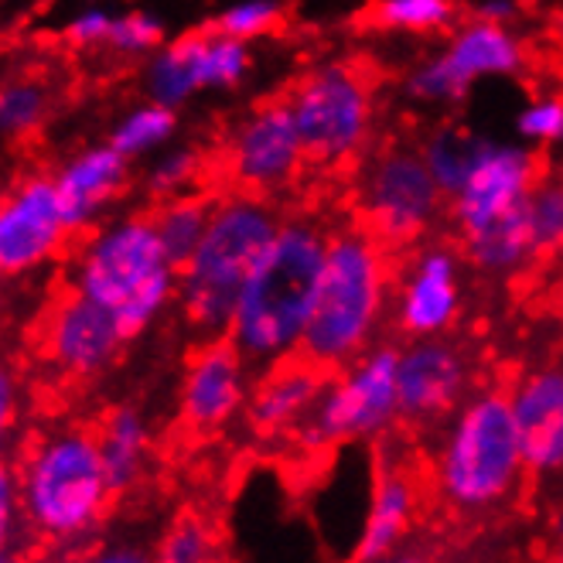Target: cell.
Masks as SVG:
<instances>
[{"label": "cell", "mask_w": 563, "mask_h": 563, "mask_svg": "<svg viewBox=\"0 0 563 563\" xmlns=\"http://www.w3.org/2000/svg\"><path fill=\"white\" fill-rule=\"evenodd\" d=\"M331 225L321 216H284L271 250L250 274L225 339L253 366H277L301 355L305 331L318 305Z\"/></svg>", "instance_id": "1"}, {"label": "cell", "mask_w": 563, "mask_h": 563, "mask_svg": "<svg viewBox=\"0 0 563 563\" xmlns=\"http://www.w3.org/2000/svg\"><path fill=\"white\" fill-rule=\"evenodd\" d=\"M393 250L366 225H331L328 256L318 284V305L301 342V358L318 369H342L376 345L393 311Z\"/></svg>", "instance_id": "2"}, {"label": "cell", "mask_w": 563, "mask_h": 563, "mask_svg": "<svg viewBox=\"0 0 563 563\" xmlns=\"http://www.w3.org/2000/svg\"><path fill=\"white\" fill-rule=\"evenodd\" d=\"M69 287L107 308L134 339L178 301V267L164 253L151 212H130L99 222L86 236Z\"/></svg>", "instance_id": "3"}, {"label": "cell", "mask_w": 563, "mask_h": 563, "mask_svg": "<svg viewBox=\"0 0 563 563\" xmlns=\"http://www.w3.org/2000/svg\"><path fill=\"white\" fill-rule=\"evenodd\" d=\"M280 222L284 209L274 198L250 191L216 198L202 243L178 271V305L195 331L206 339H225L240 294L271 250Z\"/></svg>", "instance_id": "4"}, {"label": "cell", "mask_w": 563, "mask_h": 563, "mask_svg": "<svg viewBox=\"0 0 563 563\" xmlns=\"http://www.w3.org/2000/svg\"><path fill=\"white\" fill-rule=\"evenodd\" d=\"M430 475L441 503L461 516H482L512 499L529 472L506 389H475L448 417Z\"/></svg>", "instance_id": "5"}, {"label": "cell", "mask_w": 563, "mask_h": 563, "mask_svg": "<svg viewBox=\"0 0 563 563\" xmlns=\"http://www.w3.org/2000/svg\"><path fill=\"white\" fill-rule=\"evenodd\" d=\"M18 485L24 522L52 543L89 537L113 499L96 434L82 427H58L31 444Z\"/></svg>", "instance_id": "6"}, {"label": "cell", "mask_w": 563, "mask_h": 563, "mask_svg": "<svg viewBox=\"0 0 563 563\" xmlns=\"http://www.w3.org/2000/svg\"><path fill=\"white\" fill-rule=\"evenodd\" d=\"M287 96L311 172H345L373 151L376 82L358 62L324 58L301 73Z\"/></svg>", "instance_id": "7"}, {"label": "cell", "mask_w": 563, "mask_h": 563, "mask_svg": "<svg viewBox=\"0 0 563 563\" xmlns=\"http://www.w3.org/2000/svg\"><path fill=\"white\" fill-rule=\"evenodd\" d=\"M355 212L358 225L389 250L417 246L430 225L448 212V198L430 175L420 147L383 144L355 168Z\"/></svg>", "instance_id": "8"}, {"label": "cell", "mask_w": 563, "mask_h": 563, "mask_svg": "<svg viewBox=\"0 0 563 563\" xmlns=\"http://www.w3.org/2000/svg\"><path fill=\"white\" fill-rule=\"evenodd\" d=\"M400 420V396H396V349L373 345L358 358L335 369L321 389V400L294 441L308 454H321L339 444H366Z\"/></svg>", "instance_id": "9"}, {"label": "cell", "mask_w": 563, "mask_h": 563, "mask_svg": "<svg viewBox=\"0 0 563 563\" xmlns=\"http://www.w3.org/2000/svg\"><path fill=\"white\" fill-rule=\"evenodd\" d=\"M526 62V42L512 27L468 18L451 31L438 55L420 58L404 76V92L423 107H454L478 79L519 76Z\"/></svg>", "instance_id": "10"}, {"label": "cell", "mask_w": 563, "mask_h": 563, "mask_svg": "<svg viewBox=\"0 0 563 563\" xmlns=\"http://www.w3.org/2000/svg\"><path fill=\"white\" fill-rule=\"evenodd\" d=\"M222 172L233 181V191L263 195L274 202L311 172L284 92L263 99L236 120L222 147Z\"/></svg>", "instance_id": "11"}, {"label": "cell", "mask_w": 563, "mask_h": 563, "mask_svg": "<svg viewBox=\"0 0 563 563\" xmlns=\"http://www.w3.org/2000/svg\"><path fill=\"white\" fill-rule=\"evenodd\" d=\"M250 69V45L209 24L164 42L144 65V89L154 103L178 110L198 92H225L243 86Z\"/></svg>", "instance_id": "12"}, {"label": "cell", "mask_w": 563, "mask_h": 563, "mask_svg": "<svg viewBox=\"0 0 563 563\" xmlns=\"http://www.w3.org/2000/svg\"><path fill=\"white\" fill-rule=\"evenodd\" d=\"M550 172L547 154L529 144H499L485 141L478 161L451 198L448 216L457 229V236H468L475 229L503 219L526 206L529 191Z\"/></svg>", "instance_id": "13"}, {"label": "cell", "mask_w": 563, "mask_h": 563, "mask_svg": "<svg viewBox=\"0 0 563 563\" xmlns=\"http://www.w3.org/2000/svg\"><path fill=\"white\" fill-rule=\"evenodd\" d=\"M73 225L65 219L52 175H27L0 195V274L21 277L52 263Z\"/></svg>", "instance_id": "14"}, {"label": "cell", "mask_w": 563, "mask_h": 563, "mask_svg": "<svg viewBox=\"0 0 563 563\" xmlns=\"http://www.w3.org/2000/svg\"><path fill=\"white\" fill-rule=\"evenodd\" d=\"M465 305L461 253L448 243H423L393 284V321L407 339H441Z\"/></svg>", "instance_id": "15"}, {"label": "cell", "mask_w": 563, "mask_h": 563, "mask_svg": "<svg viewBox=\"0 0 563 563\" xmlns=\"http://www.w3.org/2000/svg\"><path fill=\"white\" fill-rule=\"evenodd\" d=\"M475 369L468 352L451 339H410L396 349V396L400 420L438 423L448 420L472 396Z\"/></svg>", "instance_id": "16"}, {"label": "cell", "mask_w": 563, "mask_h": 563, "mask_svg": "<svg viewBox=\"0 0 563 563\" xmlns=\"http://www.w3.org/2000/svg\"><path fill=\"white\" fill-rule=\"evenodd\" d=\"M250 366L253 362L229 339H209L188 358L178 393V417L191 434H219L250 407Z\"/></svg>", "instance_id": "17"}, {"label": "cell", "mask_w": 563, "mask_h": 563, "mask_svg": "<svg viewBox=\"0 0 563 563\" xmlns=\"http://www.w3.org/2000/svg\"><path fill=\"white\" fill-rule=\"evenodd\" d=\"M123 345L126 331L117 324V318L76 290L55 301L42 328L45 358L69 379H96L99 373H107Z\"/></svg>", "instance_id": "18"}, {"label": "cell", "mask_w": 563, "mask_h": 563, "mask_svg": "<svg viewBox=\"0 0 563 563\" xmlns=\"http://www.w3.org/2000/svg\"><path fill=\"white\" fill-rule=\"evenodd\" d=\"M512 413L529 475L563 472V366H540L512 389Z\"/></svg>", "instance_id": "19"}, {"label": "cell", "mask_w": 563, "mask_h": 563, "mask_svg": "<svg viewBox=\"0 0 563 563\" xmlns=\"http://www.w3.org/2000/svg\"><path fill=\"white\" fill-rule=\"evenodd\" d=\"M73 233L92 229L130 185V161L107 141L65 157L52 175Z\"/></svg>", "instance_id": "20"}, {"label": "cell", "mask_w": 563, "mask_h": 563, "mask_svg": "<svg viewBox=\"0 0 563 563\" xmlns=\"http://www.w3.org/2000/svg\"><path fill=\"white\" fill-rule=\"evenodd\" d=\"M324 369H318L308 358H287L271 366V373L253 386L250 396V423L260 438L277 441L294 438L314 413L321 389H324Z\"/></svg>", "instance_id": "21"}, {"label": "cell", "mask_w": 563, "mask_h": 563, "mask_svg": "<svg viewBox=\"0 0 563 563\" xmlns=\"http://www.w3.org/2000/svg\"><path fill=\"white\" fill-rule=\"evenodd\" d=\"M417 512H420L417 478L404 465L379 468L369 488L366 512H362L358 537H355V560L373 563L379 556L400 550Z\"/></svg>", "instance_id": "22"}, {"label": "cell", "mask_w": 563, "mask_h": 563, "mask_svg": "<svg viewBox=\"0 0 563 563\" xmlns=\"http://www.w3.org/2000/svg\"><path fill=\"white\" fill-rule=\"evenodd\" d=\"M457 240H461V256L488 277H516L533 260H540L526 225V206Z\"/></svg>", "instance_id": "23"}, {"label": "cell", "mask_w": 563, "mask_h": 563, "mask_svg": "<svg viewBox=\"0 0 563 563\" xmlns=\"http://www.w3.org/2000/svg\"><path fill=\"white\" fill-rule=\"evenodd\" d=\"M96 444L113 492H126L144 478L151 461V427L141 410L120 407L107 413V420L96 430Z\"/></svg>", "instance_id": "24"}, {"label": "cell", "mask_w": 563, "mask_h": 563, "mask_svg": "<svg viewBox=\"0 0 563 563\" xmlns=\"http://www.w3.org/2000/svg\"><path fill=\"white\" fill-rule=\"evenodd\" d=\"M212 206H216V198H209L202 191L164 198V202L154 206L151 219H154V229H157V240H161L164 253H168V260L175 263L178 271L191 260L198 243H202L209 219H212Z\"/></svg>", "instance_id": "25"}, {"label": "cell", "mask_w": 563, "mask_h": 563, "mask_svg": "<svg viewBox=\"0 0 563 563\" xmlns=\"http://www.w3.org/2000/svg\"><path fill=\"white\" fill-rule=\"evenodd\" d=\"M482 147H485V137H478L475 130L461 126V123H441L420 141V154L427 161L430 175H434L438 188L444 191V198H451L461 185H465Z\"/></svg>", "instance_id": "26"}, {"label": "cell", "mask_w": 563, "mask_h": 563, "mask_svg": "<svg viewBox=\"0 0 563 563\" xmlns=\"http://www.w3.org/2000/svg\"><path fill=\"white\" fill-rule=\"evenodd\" d=\"M178 134V110H168L147 99V103L130 107L110 130V144L126 157V161H141L154 157L168 147Z\"/></svg>", "instance_id": "27"}, {"label": "cell", "mask_w": 563, "mask_h": 563, "mask_svg": "<svg viewBox=\"0 0 563 563\" xmlns=\"http://www.w3.org/2000/svg\"><path fill=\"white\" fill-rule=\"evenodd\" d=\"M369 21L393 35H441L461 24L457 0H373Z\"/></svg>", "instance_id": "28"}, {"label": "cell", "mask_w": 563, "mask_h": 563, "mask_svg": "<svg viewBox=\"0 0 563 563\" xmlns=\"http://www.w3.org/2000/svg\"><path fill=\"white\" fill-rule=\"evenodd\" d=\"M52 110V96L38 79L0 82V147L24 141L45 123Z\"/></svg>", "instance_id": "29"}, {"label": "cell", "mask_w": 563, "mask_h": 563, "mask_svg": "<svg viewBox=\"0 0 563 563\" xmlns=\"http://www.w3.org/2000/svg\"><path fill=\"white\" fill-rule=\"evenodd\" d=\"M526 225L537 256H550L563 243V172H547L526 198Z\"/></svg>", "instance_id": "30"}, {"label": "cell", "mask_w": 563, "mask_h": 563, "mask_svg": "<svg viewBox=\"0 0 563 563\" xmlns=\"http://www.w3.org/2000/svg\"><path fill=\"white\" fill-rule=\"evenodd\" d=\"M206 157L198 147H164L161 154L151 157L147 172H144V188L164 202V198H178L191 195L206 175Z\"/></svg>", "instance_id": "31"}, {"label": "cell", "mask_w": 563, "mask_h": 563, "mask_svg": "<svg viewBox=\"0 0 563 563\" xmlns=\"http://www.w3.org/2000/svg\"><path fill=\"white\" fill-rule=\"evenodd\" d=\"M284 21H287V11L280 0H236V4H229L216 14L212 27L250 45V42L277 35Z\"/></svg>", "instance_id": "32"}, {"label": "cell", "mask_w": 563, "mask_h": 563, "mask_svg": "<svg viewBox=\"0 0 563 563\" xmlns=\"http://www.w3.org/2000/svg\"><path fill=\"white\" fill-rule=\"evenodd\" d=\"M154 563H216V533L206 519L185 516L164 529Z\"/></svg>", "instance_id": "33"}, {"label": "cell", "mask_w": 563, "mask_h": 563, "mask_svg": "<svg viewBox=\"0 0 563 563\" xmlns=\"http://www.w3.org/2000/svg\"><path fill=\"white\" fill-rule=\"evenodd\" d=\"M516 134L522 144L547 151L563 144V96L560 92H540L519 110Z\"/></svg>", "instance_id": "34"}, {"label": "cell", "mask_w": 563, "mask_h": 563, "mask_svg": "<svg viewBox=\"0 0 563 563\" xmlns=\"http://www.w3.org/2000/svg\"><path fill=\"white\" fill-rule=\"evenodd\" d=\"M164 45V21L151 11H126L113 18L107 48L123 58H151Z\"/></svg>", "instance_id": "35"}, {"label": "cell", "mask_w": 563, "mask_h": 563, "mask_svg": "<svg viewBox=\"0 0 563 563\" xmlns=\"http://www.w3.org/2000/svg\"><path fill=\"white\" fill-rule=\"evenodd\" d=\"M113 18L107 8H99V4H89L82 11H76L69 21H65L62 27V38L69 42L73 48L86 52V48H107L110 42V31H113Z\"/></svg>", "instance_id": "36"}, {"label": "cell", "mask_w": 563, "mask_h": 563, "mask_svg": "<svg viewBox=\"0 0 563 563\" xmlns=\"http://www.w3.org/2000/svg\"><path fill=\"white\" fill-rule=\"evenodd\" d=\"M21 519H24V509H21L18 472H11L8 465H0V556L11 553V540L18 533Z\"/></svg>", "instance_id": "37"}, {"label": "cell", "mask_w": 563, "mask_h": 563, "mask_svg": "<svg viewBox=\"0 0 563 563\" xmlns=\"http://www.w3.org/2000/svg\"><path fill=\"white\" fill-rule=\"evenodd\" d=\"M18 417H21V383L8 366H0V465H4V457L14 444Z\"/></svg>", "instance_id": "38"}, {"label": "cell", "mask_w": 563, "mask_h": 563, "mask_svg": "<svg viewBox=\"0 0 563 563\" xmlns=\"http://www.w3.org/2000/svg\"><path fill=\"white\" fill-rule=\"evenodd\" d=\"M73 563H154V553L134 547V543H103L96 550H86Z\"/></svg>", "instance_id": "39"}, {"label": "cell", "mask_w": 563, "mask_h": 563, "mask_svg": "<svg viewBox=\"0 0 563 563\" xmlns=\"http://www.w3.org/2000/svg\"><path fill=\"white\" fill-rule=\"evenodd\" d=\"M472 18L512 27V21L519 18V0H482V4L472 11Z\"/></svg>", "instance_id": "40"}, {"label": "cell", "mask_w": 563, "mask_h": 563, "mask_svg": "<svg viewBox=\"0 0 563 563\" xmlns=\"http://www.w3.org/2000/svg\"><path fill=\"white\" fill-rule=\"evenodd\" d=\"M373 563H434L427 553H417V550H396V553H389V556H379V560H373Z\"/></svg>", "instance_id": "41"}, {"label": "cell", "mask_w": 563, "mask_h": 563, "mask_svg": "<svg viewBox=\"0 0 563 563\" xmlns=\"http://www.w3.org/2000/svg\"><path fill=\"white\" fill-rule=\"evenodd\" d=\"M550 563H563V516L556 519V547H553Z\"/></svg>", "instance_id": "42"}, {"label": "cell", "mask_w": 563, "mask_h": 563, "mask_svg": "<svg viewBox=\"0 0 563 563\" xmlns=\"http://www.w3.org/2000/svg\"><path fill=\"white\" fill-rule=\"evenodd\" d=\"M550 31H553V38H556V42L563 45V8H560V11L553 14V21H550Z\"/></svg>", "instance_id": "43"}, {"label": "cell", "mask_w": 563, "mask_h": 563, "mask_svg": "<svg viewBox=\"0 0 563 563\" xmlns=\"http://www.w3.org/2000/svg\"><path fill=\"white\" fill-rule=\"evenodd\" d=\"M553 305H556V311L563 314V274H560L556 284H553Z\"/></svg>", "instance_id": "44"}, {"label": "cell", "mask_w": 563, "mask_h": 563, "mask_svg": "<svg viewBox=\"0 0 563 563\" xmlns=\"http://www.w3.org/2000/svg\"><path fill=\"white\" fill-rule=\"evenodd\" d=\"M0 563H21L18 556H11V553H4V556H0Z\"/></svg>", "instance_id": "45"}, {"label": "cell", "mask_w": 563, "mask_h": 563, "mask_svg": "<svg viewBox=\"0 0 563 563\" xmlns=\"http://www.w3.org/2000/svg\"><path fill=\"white\" fill-rule=\"evenodd\" d=\"M556 256H560V260H563V243H560V250H556Z\"/></svg>", "instance_id": "46"}, {"label": "cell", "mask_w": 563, "mask_h": 563, "mask_svg": "<svg viewBox=\"0 0 563 563\" xmlns=\"http://www.w3.org/2000/svg\"><path fill=\"white\" fill-rule=\"evenodd\" d=\"M216 563H219V560H216Z\"/></svg>", "instance_id": "47"}]
</instances>
